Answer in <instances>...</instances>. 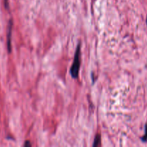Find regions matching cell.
<instances>
[{
    "instance_id": "cell-6",
    "label": "cell",
    "mask_w": 147,
    "mask_h": 147,
    "mask_svg": "<svg viewBox=\"0 0 147 147\" xmlns=\"http://www.w3.org/2000/svg\"><path fill=\"white\" fill-rule=\"evenodd\" d=\"M24 146H31V144H30V142L29 141H27L24 144Z\"/></svg>"
},
{
    "instance_id": "cell-4",
    "label": "cell",
    "mask_w": 147,
    "mask_h": 147,
    "mask_svg": "<svg viewBox=\"0 0 147 147\" xmlns=\"http://www.w3.org/2000/svg\"><path fill=\"white\" fill-rule=\"evenodd\" d=\"M142 140H143L144 142H146L147 140V123L146 124V126H145V134L144 137L142 138Z\"/></svg>"
},
{
    "instance_id": "cell-7",
    "label": "cell",
    "mask_w": 147,
    "mask_h": 147,
    "mask_svg": "<svg viewBox=\"0 0 147 147\" xmlns=\"http://www.w3.org/2000/svg\"><path fill=\"white\" fill-rule=\"evenodd\" d=\"M146 24H147V17H146Z\"/></svg>"
},
{
    "instance_id": "cell-1",
    "label": "cell",
    "mask_w": 147,
    "mask_h": 147,
    "mask_svg": "<svg viewBox=\"0 0 147 147\" xmlns=\"http://www.w3.org/2000/svg\"><path fill=\"white\" fill-rule=\"evenodd\" d=\"M80 45H78L77 47V50L76 51V54H75V58L73 64L72 65L71 70H70V73H71L72 76L74 78H77L78 76L79 69H80Z\"/></svg>"
},
{
    "instance_id": "cell-5",
    "label": "cell",
    "mask_w": 147,
    "mask_h": 147,
    "mask_svg": "<svg viewBox=\"0 0 147 147\" xmlns=\"http://www.w3.org/2000/svg\"><path fill=\"white\" fill-rule=\"evenodd\" d=\"M4 7L7 9H9V1L8 0H4Z\"/></svg>"
},
{
    "instance_id": "cell-3",
    "label": "cell",
    "mask_w": 147,
    "mask_h": 147,
    "mask_svg": "<svg viewBox=\"0 0 147 147\" xmlns=\"http://www.w3.org/2000/svg\"><path fill=\"white\" fill-rule=\"evenodd\" d=\"M100 135L98 134L96 135V139L94 140V143H93V146H98L99 144H100Z\"/></svg>"
},
{
    "instance_id": "cell-2",
    "label": "cell",
    "mask_w": 147,
    "mask_h": 147,
    "mask_svg": "<svg viewBox=\"0 0 147 147\" xmlns=\"http://www.w3.org/2000/svg\"><path fill=\"white\" fill-rule=\"evenodd\" d=\"M12 25L13 22L12 20H10L8 24V30H7V46L8 53H10L11 50V30H12Z\"/></svg>"
}]
</instances>
